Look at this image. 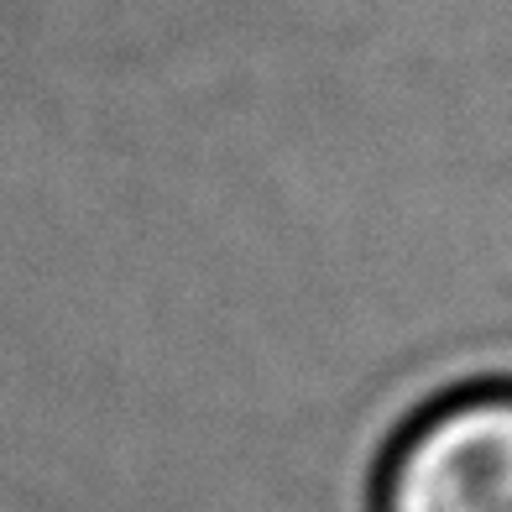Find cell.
Segmentation results:
<instances>
[{"instance_id": "6da1fadb", "label": "cell", "mask_w": 512, "mask_h": 512, "mask_svg": "<svg viewBox=\"0 0 512 512\" xmlns=\"http://www.w3.org/2000/svg\"><path fill=\"white\" fill-rule=\"evenodd\" d=\"M371 512H512V382L450 387L392 434Z\"/></svg>"}]
</instances>
